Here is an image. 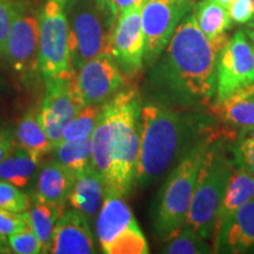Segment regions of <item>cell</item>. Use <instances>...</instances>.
Masks as SVG:
<instances>
[{
  "mask_svg": "<svg viewBox=\"0 0 254 254\" xmlns=\"http://www.w3.org/2000/svg\"><path fill=\"white\" fill-rule=\"evenodd\" d=\"M228 39L225 33L209 40L193 12H187L152 66L150 81L161 103L190 111L208 109L217 94L218 56Z\"/></svg>",
  "mask_w": 254,
  "mask_h": 254,
  "instance_id": "1",
  "label": "cell"
},
{
  "mask_svg": "<svg viewBox=\"0 0 254 254\" xmlns=\"http://www.w3.org/2000/svg\"><path fill=\"white\" fill-rule=\"evenodd\" d=\"M141 99L125 88L103 104L91 136L92 167L103 177L106 192L126 196L136 185Z\"/></svg>",
  "mask_w": 254,
  "mask_h": 254,
  "instance_id": "2",
  "label": "cell"
},
{
  "mask_svg": "<svg viewBox=\"0 0 254 254\" xmlns=\"http://www.w3.org/2000/svg\"><path fill=\"white\" fill-rule=\"evenodd\" d=\"M209 133L198 112L150 101L141 106L136 185L148 189L164 178L187 151Z\"/></svg>",
  "mask_w": 254,
  "mask_h": 254,
  "instance_id": "3",
  "label": "cell"
},
{
  "mask_svg": "<svg viewBox=\"0 0 254 254\" xmlns=\"http://www.w3.org/2000/svg\"><path fill=\"white\" fill-rule=\"evenodd\" d=\"M215 134L202 135L174 166L159 190L152 209V226L158 239L167 241L185 226L196 177L205 152Z\"/></svg>",
  "mask_w": 254,
  "mask_h": 254,
  "instance_id": "4",
  "label": "cell"
},
{
  "mask_svg": "<svg viewBox=\"0 0 254 254\" xmlns=\"http://www.w3.org/2000/svg\"><path fill=\"white\" fill-rule=\"evenodd\" d=\"M234 161L228 157L224 142L214 139L209 144L200 165L194 193L185 225L199 236L213 238L215 220Z\"/></svg>",
  "mask_w": 254,
  "mask_h": 254,
  "instance_id": "5",
  "label": "cell"
},
{
  "mask_svg": "<svg viewBox=\"0 0 254 254\" xmlns=\"http://www.w3.org/2000/svg\"><path fill=\"white\" fill-rule=\"evenodd\" d=\"M68 47L72 67L77 72L87 60L104 53L112 55L116 19L93 0H67Z\"/></svg>",
  "mask_w": 254,
  "mask_h": 254,
  "instance_id": "6",
  "label": "cell"
},
{
  "mask_svg": "<svg viewBox=\"0 0 254 254\" xmlns=\"http://www.w3.org/2000/svg\"><path fill=\"white\" fill-rule=\"evenodd\" d=\"M95 233L106 254H147V240L126 202L125 196L106 192L97 221Z\"/></svg>",
  "mask_w": 254,
  "mask_h": 254,
  "instance_id": "7",
  "label": "cell"
},
{
  "mask_svg": "<svg viewBox=\"0 0 254 254\" xmlns=\"http://www.w3.org/2000/svg\"><path fill=\"white\" fill-rule=\"evenodd\" d=\"M66 4L67 0H46L39 12L38 71L44 80L75 74L69 55Z\"/></svg>",
  "mask_w": 254,
  "mask_h": 254,
  "instance_id": "8",
  "label": "cell"
},
{
  "mask_svg": "<svg viewBox=\"0 0 254 254\" xmlns=\"http://www.w3.org/2000/svg\"><path fill=\"white\" fill-rule=\"evenodd\" d=\"M190 7L185 0H146L141 7L145 37L144 63L152 66L163 55L180 20Z\"/></svg>",
  "mask_w": 254,
  "mask_h": 254,
  "instance_id": "9",
  "label": "cell"
},
{
  "mask_svg": "<svg viewBox=\"0 0 254 254\" xmlns=\"http://www.w3.org/2000/svg\"><path fill=\"white\" fill-rule=\"evenodd\" d=\"M251 84H254V49L246 30H239L219 52L214 101Z\"/></svg>",
  "mask_w": 254,
  "mask_h": 254,
  "instance_id": "10",
  "label": "cell"
},
{
  "mask_svg": "<svg viewBox=\"0 0 254 254\" xmlns=\"http://www.w3.org/2000/svg\"><path fill=\"white\" fill-rule=\"evenodd\" d=\"M73 85L81 107L103 105L123 90L125 74L112 55L104 53L87 60L75 72Z\"/></svg>",
  "mask_w": 254,
  "mask_h": 254,
  "instance_id": "11",
  "label": "cell"
},
{
  "mask_svg": "<svg viewBox=\"0 0 254 254\" xmlns=\"http://www.w3.org/2000/svg\"><path fill=\"white\" fill-rule=\"evenodd\" d=\"M39 34V13L25 6H17V13L6 40L4 57L19 74L38 71Z\"/></svg>",
  "mask_w": 254,
  "mask_h": 254,
  "instance_id": "12",
  "label": "cell"
},
{
  "mask_svg": "<svg viewBox=\"0 0 254 254\" xmlns=\"http://www.w3.org/2000/svg\"><path fill=\"white\" fill-rule=\"evenodd\" d=\"M73 77L45 80L46 91L39 111V120L49 136L52 150L63 140V132L81 109L73 85Z\"/></svg>",
  "mask_w": 254,
  "mask_h": 254,
  "instance_id": "13",
  "label": "cell"
},
{
  "mask_svg": "<svg viewBox=\"0 0 254 254\" xmlns=\"http://www.w3.org/2000/svg\"><path fill=\"white\" fill-rule=\"evenodd\" d=\"M141 7L127 9L117 18L114 25L112 56L126 77L138 74L144 65L145 37L141 26Z\"/></svg>",
  "mask_w": 254,
  "mask_h": 254,
  "instance_id": "14",
  "label": "cell"
},
{
  "mask_svg": "<svg viewBox=\"0 0 254 254\" xmlns=\"http://www.w3.org/2000/svg\"><path fill=\"white\" fill-rule=\"evenodd\" d=\"M230 138H239L254 129V84L245 86L220 101H213L208 106Z\"/></svg>",
  "mask_w": 254,
  "mask_h": 254,
  "instance_id": "15",
  "label": "cell"
},
{
  "mask_svg": "<svg viewBox=\"0 0 254 254\" xmlns=\"http://www.w3.org/2000/svg\"><path fill=\"white\" fill-rule=\"evenodd\" d=\"M94 236L88 219L77 209H69L57 221L52 234L50 253L92 254L95 253Z\"/></svg>",
  "mask_w": 254,
  "mask_h": 254,
  "instance_id": "16",
  "label": "cell"
},
{
  "mask_svg": "<svg viewBox=\"0 0 254 254\" xmlns=\"http://www.w3.org/2000/svg\"><path fill=\"white\" fill-rule=\"evenodd\" d=\"M212 240L213 253H254V199L241 206Z\"/></svg>",
  "mask_w": 254,
  "mask_h": 254,
  "instance_id": "17",
  "label": "cell"
},
{
  "mask_svg": "<svg viewBox=\"0 0 254 254\" xmlns=\"http://www.w3.org/2000/svg\"><path fill=\"white\" fill-rule=\"evenodd\" d=\"M75 182V174L58 161H46L38 174L33 199L65 207Z\"/></svg>",
  "mask_w": 254,
  "mask_h": 254,
  "instance_id": "18",
  "label": "cell"
},
{
  "mask_svg": "<svg viewBox=\"0 0 254 254\" xmlns=\"http://www.w3.org/2000/svg\"><path fill=\"white\" fill-rule=\"evenodd\" d=\"M254 199V179L245 167L234 160V167L228 180L224 198L218 209L213 238L217 236L230 218L247 201ZM212 238V239H213Z\"/></svg>",
  "mask_w": 254,
  "mask_h": 254,
  "instance_id": "19",
  "label": "cell"
},
{
  "mask_svg": "<svg viewBox=\"0 0 254 254\" xmlns=\"http://www.w3.org/2000/svg\"><path fill=\"white\" fill-rule=\"evenodd\" d=\"M105 195L106 185L103 177L91 166L75 176L68 201L73 208L91 220L99 213Z\"/></svg>",
  "mask_w": 254,
  "mask_h": 254,
  "instance_id": "20",
  "label": "cell"
},
{
  "mask_svg": "<svg viewBox=\"0 0 254 254\" xmlns=\"http://www.w3.org/2000/svg\"><path fill=\"white\" fill-rule=\"evenodd\" d=\"M15 138L18 145L37 161L52 152V145L39 120V112L36 111L25 113L18 125Z\"/></svg>",
  "mask_w": 254,
  "mask_h": 254,
  "instance_id": "21",
  "label": "cell"
},
{
  "mask_svg": "<svg viewBox=\"0 0 254 254\" xmlns=\"http://www.w3.org/2000/svg\"><path fill=\"white\" fill-rule=\"evenodd\" d=\"M64 208L65 207L33 199L27 211L24 212L28 225L40 241L41 253H50L53 231L57 221L64 213Z\"/></svg>",
  "mask_w": 254,
  "mask_h": 254,
  "instance_id": "22",
  "label": "cell"
},
{
  "mask_svg": "<svg viewBox=\"0 0 254 254\" xmlns=\"http://www.w3.org/2000/svg\"><path fill=\"white\" fill-rule=\"evenodd\" d=\"M38 165L39 161L18 146L0 161V180L13 184L19 189H25L36 176Z\"/></svg>",
  "mask_w": 254,
  "mask_h": 254,
  "instance_id": "23",
  "label": "cell"
},
{
  "mask_svg": "<svg viewBox=\"0 0 254 254\" xmlns=\"http://www.w3.org/2000/svg\"><path fill=\"white\" fill-rule=\"evenodd\" d=\"M195 21L209 40L225 34L232 26L230 12L215 0H200L193 7Z\"/></svg>",
  "mask_w": 254,
  "mask_h": 254,
  "instance_id": "24",
  "label": "cell"
},
{
  "mask_svg": "<svg viewBox=\"0 0 254 254\" xmlns=\"http://www.w3.org/2000/svg\"><path fill=\"white\" fill-rule=\"evenodd\" d=\"M53 159L77 176L92 166L91 138L80 140H62L52 150Z\"/></svg>",
  "mask_w": 254,
  "mask_h": 254,
  "instance_id": "25",
  "label": "cell"
},
{
  "mask_svg": "<svg viewBox=\"0 0 254 254\" xmlns=\"http://www.w3.org/2000/svg\"><path fill=\"white\" fill-rule=\"evenodd\" d=\"M103 105H87L81 107L63 132V140H80L91 138L97 125Z\"/></svg>",
  "mask_w": 254,
  "mask_h": 254,
  "instance_id": "26",
  "label": "cell"
},
{
  "mask_svg": "<svg viewBox=\"0 0 254 254\" xmlns=\"http://www.w3.org/2000/svg\"><path fill=\"white\" fill-rule=\"evenodd\" d=\"M163 253L167 254H209L213 246L189 226H184L176 236L167 240Z\"/></svg>",
  "mask_w": 254,
  "mask_h": 254,
  "instance_id": "27",
  "label": "cell"
},
{
  "mask_svg": "<svg viewBox=\"0 0 254 254\" xmlns=\"http://www.w3.org/2000/svg\"><path fill=\"white\" fill-rule=\"evenodd\" d=\"M30 199L25 193L13 184L0 180V208L23 213L30 207Z\"/></svg>",
  "mask_w": 254,
  "mask_h": 254,
  "instance_id": "28",
  "label": "cell"
},
{
  "mask_svg": "<svg viewBox=\"0 0 254 254\" xmlns=\"http://www.w3.org/2000/svg\"><path fill=\"white\" fill-rule=\"evenodd\" d=\"M8 245L12 252L18 254H39L41 244L30 226L15 232L7 237Z\"/></svg>",
  "mask_w": 254,
  "mask_h": 254,
  "instance_id": "29",
  "label": "cell"
},
{
  "mask_svg": "<svg viewBox=\"0 0 254 254\" xmlns=\"http://www.w3.org/2000/svg\"><path fill=\"white\" fill-rule=\"evenodd\" d=\"M234 160L245 167L254 179V129L239 136L234 150Z\"/></svg>",
  "mask_w": 254,
  "mask_h": 254,
  "instance_id": "30",
  "label": "cell"
},
{
  "mask_svg": "<svg viewBox=\"0 0 254 254\" xmlns=\"http://www.w3.org/2000/svg\"><path fill=\"white\" fill-rule=\"evenodd\" d=\"M17 6L11 0H0V57L4 56L5 45L13 23Z\"/></svg>",
  "mask_w": 254,
  "mask_h": 254,
  "instance_id": "31",
  "label": "cell"
},
{
  "mask_svg": "<svg viewBox=\"0 0 254 254\" xmlns=\"http://www.w3.org/2000/svg\"><path fill=\"white\" fill-rule=\"evenodd\" d=\"M26 226H30V225L24 212L15 213V212L0 208V237L7 238Z\"/></svg>",
  "mask_w": 254,
  "mask_h": 254,
  "instance_id": "32",
  "label": "cell"
},
{
  "mask_svg": "<svg viewBox=\"0 0 254 254\" xmlns=\"http://www.w3.org/2000/svg\"><path fill=\"white\" fill-rule=\"evenodd\" d=\"M228 12L233 23L254 27V0H237L228 7Z\"/></svg>",
  "mask_w": 254,
  "mask_h": 254,
  "instance_id": "33",
  "label": "cell"
},
{
  "mask_svg": "<svg viewBox=\"0 0 254 254\" xmlns=\"http://www.w3.org/2000/svg\"><path fill=\"white\" fill-rule=\"evenodd\" d=\"M146 0H111V9H112L113 17L117 18L127 9L142 6Z\"/></svg>",
  "mask_w": 254,
  "mask_h": 254,
  "instance_id": "34",
  "label": "cell"
},
{
  "mask_svg": "<svg viewBox=\"0 0 254 254\" xmlns=\"http://www.w3.org/2000/svg\"><path fill=\"white\" fill-rule=\"evenodd\" d=\"M13 150V134L12 131L0 126V161Z\"/></svg>",
  "mask_w": 254,
  "mask_h": 254,
  "instance_id": "35",
  "label": "cell"
},
{
  "mask_svg": "<svg viewBox=\"0 0 254 254\" xmlns=\"http://www.w3.org/2000/svg\"><path fill=\"white\" fill-rule=\"evenodd\" d=\"M93 1L95 2V4H97V6L101 9V11H104L105 13H109L113 17L112 9H111V0H93ZM114 19H116V18H114Z\"/></svg>",
  "mask_w": 254,
  "mask_h": 254,
  "instance_id": "36",
  "label": "cell"
},
{
  "mask_svg": "<svg viewBox=\"0 0 254 254\" xmlns=\"http://www.w3.org/2000/svg\"><path fill=\"white\" fill-rule=\"evenodd\" d=\"M4 240H5V238L0 237V254H2V253H11L12 251L9 250V249H11V247L6 246Z\"/></svg>",
  "mask_w": 254,
  "mask_h": 254,
  "instance_id": "37",
  "label": "cell"
},
{
  "mask_svg": "<svg viewBox=\"0 0 254 254\" xmlns=\"http://www.w3.org/2000/svg\"><path fill=\"white\" fill-rule=\"evenodd\" d=\"M215 1L218 2V4H220L221 6H224V7H226L228 9V7L233 4L234 1H237V0H215Z\"/></svg>",
  "mask_w": 254,
  "mask_h": 254,
  "instance_id": "38",
  "label": "cell"
},
{
  "mask_svg": "<svg viewBox=\"0 0 254 254\" xmlns=\"http://www.w3.org/2000/svg\"><path fill=\"white\" fill-rule=\"evenodd\" d=\"M246 32H247V34H249L250 38H251V41H252V45H253V49H254V27L247 28Z\"/></svg>",
  "mask_w": 254,
  "mask_h": 254,
  "instance_id": "39",
  "label": "cell"
},
{
  "mask_svg": "<svg viewBox=\"0 0 254 254\" xmlns=\"http://www.w3.org/2000/svg\"><path fill=\"white\" fill-rule=\"evenodd\" d=\"M185 1H192V0H185Z\"/></svg>",
  "mask_w": 254,
  "mask_h": 254,
  "instance_id": "40",
  "label": "cell"
}]
</instances>
